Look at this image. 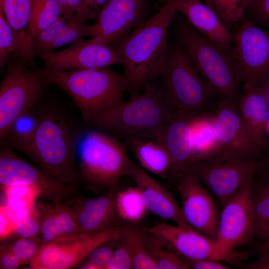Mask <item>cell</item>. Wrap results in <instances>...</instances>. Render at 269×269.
I'll return each mask as SVG.
<instances>
[{"mask_svg": "<svg viewBox=\"0 0 269 269\" xmlns=\"http://www.w3.org/2000/svg\"><path fill=\"white\" fill-rule=\"evenodd\" d=\"M176 11L172 3L162 4L154 15L115 44L130 97L161 76L168 49L167 31Z\"/></svg>", "mask_w": 269, "mask_h": 269, "instance_id": "cell-1", "label": "cell"}, {"mask_svg": "<svg viewBox=\"0 0 269 269\" xmlns=\"http://www.w3.org/2000/svg\"><path fill=\"white\" fill-rule=\"evenodd\" d=\"M163 86L153 81L140 93L92 119V125L118 138L153 139L175 109Z\"/></svg>", "mask_w": 269, "mask_h": 269, "instance_id": "cell-2", "label": "cell"}, {"mask_svg": "<svg viewBox=\"0 0 269 269\" xmlns=\"http://www.w3.org/2000/svg\"><path fill=\"white\" fill-rule=\"evenodd\" d=\"M178 43L221 98L238 107L243 79L232 49L225 48L195 29L184 17L176 21Z\"/></svg>", "mask_w": 269, "mask_h": 269, "instance_id": "cell-3", "label": "cell"}, {"mask_svg": "<svg viewBox=\"0 0 269 269\" xmlns=\"http://www.w3.org/2000/svg\"><path fill=\"white\" fill-rule=\"evenodd\" d=\"M52 84L72 99L83 119L89 123L124 101L128 90L124 74L106 68L46 70Z\"/></svg>", "mask_w": 269, "mask_h": 269, "instance_id": "cell-4", "label": "cell"}, {"mask_svg": "<svg viewBox=\"0 0 269 269\" xmlns=\"http://www.w3.org/2000/svg\"><path fill=\"white\" fill-rule=\"evenodd\" d=\"M161 77L166 95L176 108L193 115L214 114L221 97L178 43L168 49Z\"/></svg>", "mask_w": 269, "mask_h": 269, "instance_id": "cell-5", "label": "cell"}, {"mask_svg": "<svg viewBox=\"0 0 269 269\" xmlns=\"http://www.w3.org/2000/svg\"><path fill=\"white\" fill-rule=\"evenodd\" d=\"M28 155L47 175L60 181L75 179V139L69 122L57 113L39 116Z\"/></svg>", "mask_w": 269, "mask_h": 269, "instance_id": "cell-6", "label": "cell"}, {"mask_svg": "<svg viewBox=\"0 0 269 269\" xmlns=\"http://www.w3.org/2000/svg\"><path fill=\"white\" fill-rule=\"evenodd\" d=\"M127 147L113 135L87 132L79 144L80 175L91 184L116 188L133 163Z\"/></svg>", "mask_w": 269, "mask_h": 269, "instance_id": "cell-7", "label": "cell"}, {"mask_svg": "<svg viewBox=\"0 0 269 269\" xmlns=\"http://www.w3.org/2000/svg\"><path fill=\"white\" fill-rule=\"evenodd\" d=\"M52 84L43 69L30 67L16 59L9 64L0 85V139L14 121L31 110Z\"/></svg>", "mask_w": 269, "mask_h": 269, "instance_id": "cell-8", "label": "cell"}, {"mask_svg": "<svg viewBox=\"0 0 269 269\" xmlns=\"http://www.w3.org/2000/svg\"><path fill=\"white\" fill-rule=\"evenodd\" d=\"M264 167V159H222L196 160L187 173L195 176L215 195L222 207L234 194L252 181Z\"/></svg>", "mask_w": 269, "mask_h": 269, "instance_id": "cell-9", "label": "cell"}, {"mask_svg": "<svg viewBox=\"0 0 269 269\" xmlns=\"http://www.w3.org/2000/svg\"><path fill=\"white\" fill-rule=\"evenodd\" d=\"M231 31L244 86L261 85L269 75V30L243 17Z\"/></svg>", "mask_w": 269, "mask_h": 269, "instance_id": "cell-10", "label": "cell"}, {"mask_svg": "<svg viewBox=\"0 0 269 269\" xmlns=\"http://www.w3.org/2000/svg\"><path fill=\"white\" fill-rule=\"evenodd\" d=\"M120 238L119 226L94 232L63 236L39 248L30 262L34 269H67L86 259L95 248Z\"/></svg>", "mask_w": 269, "mask_h": 269, "instance_id": "cell-11", "label": "cell"}, {"mask_svg": "<svg viewBox=\"0 0 269 269\" xmlns=\"http://www.w3.org/2000/svg\"><path fill=\"white\" fill-rule=\"evenodd\" d=\"M146 229L165 248L184 262L210 259L238 263L246 256L243 253L227 252L216 241L189 226L172 225L162 221Z\"/></svg>", "mask_w": 269, "mask_h": 269, "instance_id": "cell-12", "label": "cell"}, {"mask_svg": "<svg viewBox=\"0 0 269 269\" xmlns=\"http://www.w3.org/2000/svg\"><path fill=\"white\" fill-rule=\"evenodd\" d=\"M218 154L222 158L264 159V149L245 128L238 107L220 98L213 117Z\"/></svg>", "mask_w": 269, "mask_h": 269, "instance_id": "cell-13", "label": "cell"}, {"mask_svg": "<svg viewBox=\"0 0 269 269\" xmlns=\"http://www.w3.org/2000/svg\"><path fill=\"white\" fill-rule=\"evenodd\" d=\"M251 182L234 194L222 207L216 241L230 254L235 253V249L251 243L255 236Z\"/></svg>", "mask_w": 269, "mask_h": 269, "instance_id": "cell-14", "label": "cell"}, {"mask_svg": "<svg viewBox=\"0 0 269 269\" xmlns=\"http://www.w3.org/2000/svg\"><path fill=\"white\" fill-rule=\"evenodd\" d=\"M174 184L180 194L181 208L188 224L196 231L216 241L221 211L213 196L190 173L181 176Z\"/></svg>", "mask_w": 269, "mask_h": 269, "instance_id": "cell-15", "label": "cell"}, {"mask_svg": "<svg viewBox=\"0 0 269 269\" xmlns=\"http://www.w3.org/2000/svg\"><path fill=\"white\" fill-rule=\"evenodd\" d=\"M38 56L44 63L43 68L50 71L106 68L122 64L120 56L114 47L93 38L80 39L62 50Z\"/></svg>", "mask_w": 269, "mask_h": 269, "instance_id": "cell-16", "label": "cell"}, {"mask_svg": "<svg viewBox=\"0 0 269 269\" xmlns=\"http://www.w3.org/2000/svg\"><path fill=\"white\" fill-rule=\"evenodd\" d=\"M150 0H108L93 24L92 38L115 44L147 20L145 18Z\"/></svg>", "mask_w": 269, "mask_h": 269, "instance_id": "cell-17", "label": "cell"}, {"mask_svg": "<svg viewBox=\"0 0 269 269\" xmlns=\"http://www.w3.org/2000/svg\"><path fill=\"white\" fill-rule=\"evenodd\" d=\"M193 116L175 108L153 138L163 145L169 154L171 166L167 178L174 183L187 173L194 161L191 134Z\"/></svg>", "mask_w": 269, "mask_h": 269, "instance_id": "cell-18", "label": "cell"}, {"mask_svg": "<svg viewBox=\"0 0 269 269\" xmlns=\"http://www.w3.org/2000/svg\"><path fill=\"white\" fill-rule=\"evenodd\" d=\"M128 176L135 182L147 211L177 225L189 226L181 207L169 191L140 165L133 162Z\"/></svg>", "mask_w": 269, "mask_h": 269, "instance_id": "cell-19", "label": "cell"}, {"mask_svg": "<svg viewBox=\"0 0 269 269\" xmlns=\"http://www.w3.org/2000/svg\"><path fill=\"white\" fill-rule=\"evenodd\" d=\"M172 3L199 33L225 48L232 50V35L217 14L202 0H155Z\"/></svg>", "mask_w": 269, "mask_h": 269, "instance_id": "cell-20", "label": "cell"}, {"mask_svg": "<svg viewBox=\"0 0 269 269\" xmlns=\"http://www.w3.org/2000/svg\"><path fill=\"white\" fill-rule=\"evenodd\" d=\"M238 109L248 132L264 151L269 141V97L265 89L260 85L244 86Z\"/></svg>", "mask_w": 269, "mask_h": 269, "instance_id": "cell-21", "label": "cell"}, {"mask_svg": "<svg viewBox=\"0 0 269 269\" xmlns=\"http://www.w3.org/2000/svg\"><path fill=\"white\" fill-rule=\"evenodd\" d=\"M94 35L93 25L69 20L60 16L49 26L32 36L35 54L38 56L71 44L85 37H93Z\"/></svg>", "mask_w": 269, "mask_h": 269, "instance_id": "cell-22", "label": "cell"}, {"mask_svg": "<svg viewBox=\"0 0 269 269\" xmlns=\"http://www.w3.org/2000/svg\"><path fill=\"white\" fill-rule=\"evenodd\" d=\"M0 150V183L3 187L36 185L41 188L60 184V181L42 172L22 160L11 149L1 146Z\"/></svg>", "mask_w": 269, "mask_h": 269, "instance_id": "cell-23", "label": "cell"}, {"mask_svg": "<svg viewBox=\"0 0 269 269\" xmlns=\"http://www.w3.org/2000/svg\"><path fill=\"white\" fill-rule=\"evenodd\" d=\"M116 188L102 196L86 200L78 211L76 220L80 233L102 231L116 224L120 218L118 214Z\"/></svg>", "mask_w": 269, "mask_h": 269, "instance_id": "cell-24", "label": "cell"}, {"mask_svg": "<svg viewBox=\"0 0 269 269\" xmlns=\"http://www.w3.org/2000/svg\"><path fill=\"white\" fill-rule=\"evenodd\" d=\"M10 54L25 64L36 68L32 36L29 29L18 30L9 24L0 11V67L6 63Z\"/></svg>", "mask_w": 269, "mask_h": 269, "instance_id": "cell-25", "label": "cell"}, {"mask_svg": "<svg viewBox=\"0 0 269 269\" xmlns=\"http://www.w3.org/2000/svg\"><path fill=\"white\" fill-rule=\"evenodd\" d=\"M124 141L142 168L163 179L167 178L171 159L163 145L153 139L137 138L125 139Z\"/></svg>", "mask_w": 269, "mask_h": 269, "instance_id": "cell-26", "label": "cell"}, {"mask_svg": "<svg viewBox=\"0 0 269 269\" xmlns=\"http://www.w3.org/2000/svg\"><path fill=\"white\" fill-rule=\"evenodd\" d=\"M213 117L214 115L193 117L191 134L194 161L211 158L218 154Z\"/></svg>", "mask_w": 269, "mask_h": 269, "instance_id": "cell-27", "label": "cell"}, {"mask_svg": "<svg viewBox=\"0 0 269 269\" xmlns=\"http://www.w3.org/2000/svg\"><path fill=\"white\" fill-rule=\"evenodd\" d=\"M251 196L255 236L260 240L269 228V174L262 170L252 178Z\"/></svg>", "mask_w": 269, "mask_h": 269, "instance_id": "cell-28", "label": "cell"}, {"mask_svg": "<svg viewBox=\"0 0 269 269\" xmlns=\"http://www.w3.org/2000/svg\"><path fill=\"white\" fill-rule=\"evenodd\" d=\"M30 111L19 116L13 123L0 140L3 147L16 149L28 155L39 118Z\"/></svg>", "mask_w": 269, "mask_h": 269, "instance_id": "cell-29", "label": "cell"}, {"mask_svg": "<svg viewBox=\"0 0 269 269\" xmlns=\"http://www.w3.org/2000/svg\"><path fill=\"white\" fill-rule=\"evenodd\" d=\"M76 218L71 211L59 208L52 211L42 221L40 233L45 244L60 237L77 233Z\"/></svg>", "mask_w": 269, "mask_h": 269, "instance_id": "cell-30", "label": "cell"}, {"mask_svg": "<svg viewBox=\"0 0 269 269\" xmlns=\"http://www.w3.org/2000/svg\"><path fill=\"white\" fill-rule=\"evenodd\" d=\"M119 239L130 252L134 269H157L154 263L149 256L145 244L143 229L133 225H118Z\"/></svg>", "mask_w": 269, "mask_h": 269, "instance_id": "cell-31", "label": "cell"}, {"mask_svg": "<svg viewBox=\"0 0 269 269\" xmlns=\"http://www.w3.org/2000/svg\"><path fill=\"white\" fill-rule=\"evenodd\" d=\"M118 214L121 220L128 222L140 220L147 211L138 189L130 187L118 191L116 198Z\"/></svg>", "mask_w": 269, "mask_h": 269, "instance_id": "cell-32", "label": "cell"}, {"mask_svg": "<svg viewBox=\"0 0 269 269\" xmlns=\"http://www.w3.org/2000/svg\"><path fill=\"white\" fill-rule=\"evenodd\" d=\"M147 253L157 269H189L190 267L173 252L167 249L156 238L143 229Z\"/></svg>", "mask_w": 269, "mask_h": 269, "instance_id": "cell-33", "label": "cell"}, {"mask_svg": "<svg viewBox=\"0 0 269 269\" xmlns=\"http://www.w3.org/2000/svg\"><path fill=\"white\" fill-rule=\"evenodd\" d=\"M60 16L57 0H33L29 23L31 34L46 28Z\"/></svg>", "mask_w": 269, "mask_h": 269, "instance_id": "cell-34", "label": "cell"}, {"mask_svg": "<svg viewBox=\"0 0 269 269\" xmlns=\"http://www.w3.org/2000/svg\"><path fill=\"white\" fill-rule=\"evenodd\" d=\"M221 19L228 29L244 16L250 0H202Z\"/></svg>", "mask_w": 269, "mask_h": 269, "instance_id": "cell-35", "label": "cell"}, {"mask_svg": "<svg viewBox=\"0 0 269 269\" xmlns=\"http://www.w3.org/2000/svg\"><path fill=\"white\" fill-rule=\"evenodd\" d=\"M33 0H0V11L12 28L28 29Z\"/></svg>", "mask_w": 269, "mask_h": 269, "instance_id": "cell-36", "label": "cell"}, {"mask_svg": "<svg viewBox=\"0 0 269 269\" xmlns=\"http://www.w3.org/2000/svg\"><path fill=\"white\" fill-rule=\"evenodd\" d=\"M8 208L13 213L19 210L32 211L41 188L36 185L20 184L3 187Z\"/></svg>", "mask_w": 269, "mask_h": 269, "instance_id": "cell-37", "label": "cell"}, {"mask_svg": "<svg viewBox=\"0 0 269 269\" xmlns=\"http://www.w3.org/2000/svg\"><path fill=\"white\" fill-rule=\"evenodd\" d=\"M113 240L93 249L86 258L84 269H105L118 242Z\"/></svg>", "mask_w": 269, "mask_h": 269, "instance_id": "cell-38", "label": "cell"}, {"mask_svg": "<svg viewBox=\"0 0 269 269\" xmlns=\"http://www.w3.org/2000/svg\"><path fill=\"white\" fill-rule=\"evenodd\" d=\"M243 17L269 30V0H250Z\"/></svg>", "mask_w": 269, "mask_h": 269, "instance_id": "cell-39", "label": "cell"}, {"mask_svg": "<svg viewBox=\"0 0 269 269\" xmlns=\"http://www.w3.org/2000/svg\"><path fill=\"white\" fill-rule=\"evenodd\" d=\"M14 231L22 238H31L40 232V226L31 212L19 210L13 213Z\"/></svg>", "mask_w": 269, "mask_h": 269, "instance_id": "cell-40", "label": "cell"}, {"mask_svg": "<svg viewBox=\"0 0 269 269\" xmlns=\"http://www.w3.org/2000/svg\"><path fill=\"white\" fill-rule=\"evenodd\" d=\"M61 16L65 19L87 22L89 20L83 0H57Z\"/></svg>", "mask_w": 269, "mask_h": 269, "instance_id": "cell-41", "label": "cell"}, {"mask_svg": "<svg viewBox=\"0 0 269 269\" xmlns=\"http://www.w3.org/2000/svg\"><path fill=\"white\" fill-rule=\"evenodd\" d=\"M134 269L132 255L126 245L119 239L105 269Z\"/></svg>", "mask_w": 269, "mask_h": 269, "instance_id": "cell-42", "label": "cell"}, {"mask_svg": "<svg viewBox=\"0 0 269 269\" xmlns=\"http://www.w3.org/2000/svg\"><path fill=\"white\" fill-rule=\"evenodd\" d=\"M39 248L30 238H22L14 242L9 250L24 263L31 261L37 255Z\"/></svg>", "mask_w": 269, "mask_h": 269, "instance_id": "cell-43", "label": "cell"}, {"mask_svg": "<svg viewBox=\"0 0 269 269\" xmlns=\"http://www.w3.org/2000/svg\"><path fill=\"white\" fill-rule=\"evenodd\" d=\"M14 231L13 212L8 208H0V237L3 239Z\"/></svg>", "mask_w": 269, "mask_h": 269, "instance_id": "cell-44", "label": "cell"}, {"mask_svg": "<svg viewBox=\"0 0 269 269\" xmlns=\"http://www.w3.org/2000/svg\"><path fill=\"white\" fill-rule=\"evenodd\" d=\"M190 267L194 269H230L220 261L210 260L201 259L197 260H189L185 262Z\"/></svg>", "mask_w": 269, "mask_h": 269, "instance_id": "cell-45", "label": "cell"}, {"mask_svg": "<svg viewBox=\"0 0 269 269\" xmlns=\"http://www.w3.org/2000/svg\"><path fill=\"white\" fill-rule=\"evenodd\" d=\"M24 263L10 250L2 253L0 256V268L4 269H14L19 267Z\"/></svg>", "mask_w": 269, "mask_h": 269, "instance_id": "cell-46", "label": "cell"}, {"mask_svg": "<svg viewBox=\"0 0 269 269\" xmlns=\"http://www.w3.org/2000/svg\"><path fill=\"white\" fill-rule=\"evenodd\" d=\"M108 0H83L89 19H95Z\"/></svg>", "mask_w": 269, "mask_h": 269, "instance_id": "cell-47", "label": "cell"}, {"mask_svg": "<svg viewBox=\"0 0 269 269\" xmlns=\"http://www.w3.org/2000/svg\"><path fill=\"white\" fill-rule=\"evenodd\" d=\"M259 241L255 251L258 258L269 256V228Z\"/></svg>", "mask_w": 269, "mask_h": 269, "instance_id": "cell-48", "label": "cell"}, {"mask_svg": "<svg viewBox=\"0 0 269 269\" xmlns=\"http://www.w3.org/2000/svg\"><path fill=\"white\" fill-rule=\"evenodd\" d=\"M246 268L250 269H269V256L258 258L257 260L247 265Z\"/></svg>", "mask_w": 269, "mask_h": 269, "instance_id": "cell-49", "label": "cell"}, {"mask_svg": "<svg viewBox=\"0 0 269 269\" xmlns=\"http://www.w3.org/2000/svg\"><path fill=\"white\" fill-rule=\"evenodd\" d=\"M264 152V167L262 170L269 174V141Z\"/></svg>", "mask_w": 269, "mask_h": 269, "instance_id": "cell-50", "label": "cell"}, {"mask_svg": "<svg viewBox=\"0 0 269 269\" xmlns=\"http://www.w3.org/2000/svg\"><path fill=\"white\" fill-rule=\"evenodd\" d=\"M260 86L265 89L267 93H269V75Z\"/></svg>", "mask_w": 269, "mask_h": 269, "instance_id": "cell-51", "label": "cell"}]
</instances>
